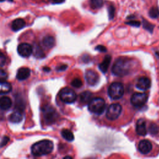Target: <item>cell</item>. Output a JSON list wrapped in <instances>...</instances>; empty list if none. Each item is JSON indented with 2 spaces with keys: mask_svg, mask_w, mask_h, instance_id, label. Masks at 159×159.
I'll use <instances>...</instances> for the list:
<instances>
[{
  "mask_svg": "<svg viewBox=\"0 0 159 159\" xmlns=\"http://www.w3.org/2000/svg\"><path fill=\"white\" fill-rule=\"evenodd\" d=\"M135 65V61L127 57H119L114 63L112 73L117 76H124L132 73Z\"/></svg>",
  "mask_w": 159,
  "mask_h": 159,
  "instance_id": "1",
  "label": "cell"
},
{
  "mask_svg": "<svg viewBox=\"0 0 159 159\" xmlns=\"http://www.w3.org/2000/svg\"><path fill=\"white\" fill-rule=\"evenodd\" d=\"M53 149V142L45 139L34 143L31 147V153L35 157H41L50 153Z\"/></svg>",
  "mask_w": 159,
  "mask_h": 159,
  "instance_id": "2",
  "label": "cell"
},
{
  "mask_svg": "<svg viewBox=\"0 0 159 159\" xmlns=\"http://www.w3.org/2000/svg\"><path fill=\"white\" fill-rule=\"evenodd\" d=\"M105 108V101L99 97L91 99L88 103V110L95 114H101L104 111Z\"/></svg>",
  "mask_w": 159,
  "mask_h": 159,
  "instance_id": "3",
  "label": "cell"
},
{
  "mask_svg": "<svg viewBox=\"0 0 159 159\" xmlns=\"http://www.w3.org/2000/svg\"><path fill=\"white\" fill-rule=\"evenodd\" d=\"M107 93L109 96L114 100H117L122 97L124 93V88L120 82H113L108 88Z\"/></svg>",
  "mask_w": 159,
  "mask_h": 159,
  "instance_id": "4",
  "label": "cell"
},
{
  "mask_svg": "<svg viewBox=\"0 0 159 159\" xmlns=\"http://www.w3.org/2000/svg\"><path fill=\"white\" fill-rule=\"evenodd\" d=\"M59 98L60 100L66 104L74 102L77 98L75 91L69 88H63L59 92Z\"/></svg>",
  "mask_w": 159,
  "mask_h": 159,
  "instance_id": "5",
  "label": "cell"
},
{
  "mask_svg": "<svg viewBox=\"0 0 159 159\" xmlns=\"http://www.w3.org/2000/svg\"><path fill=\"white\" fill-rule=\"evenodd\" d=\"M122 111V106L118 103H114L111 104L106 114V116L107 119L110 120H114L117 119L120 115Z\"/></svg>",
  "mask_w": 159,
  "mask_h": 159,
  "instance_id": "6",
  "label": "cell"
},
{
  "mask_svg": "<svg viewBox=\"0 0 159 159\" xmlns=\"http://www.w3.org/2000/svg\"><path fill=\"white\" fill-rule=\"evenodd\" d=\"M148 95L143 93H135L130 98V102L135 107H140L143 106L147 102Z\"/></svg>",
  "mask_w": 159,
  "mask_h": 159,
  "instance_id": "7",
  "label": "cell"
},
{
  "mask_svg": "<svg viewBox=\"0 0 159 159\" xmlns=\"http://www.w3.org/2000/svg\"><path fill=\"white\" fill-rule=\"evenodd\" d=\"M43 117L47 123H53L57 118V112L55 109L50 106H45L43 109Z\"/></svg>",
  "mask_w": 159,
  "mask_h": 159,
  "instance_id": "8",
  "label": "cell"
},
{
  "mask_svg": "<svg viewBox=\"0 0 159 159\" xmlns=\"http://www.w3.org/2000/svg\"><path fill=\"white\" fill-rule=\"evenodd\" d=\"M85 79L87 83L90 86L96 84L99 80V76L93 70H88L85 73Z\"/></svg>",
  "mask_w": 159,
  "mask_h": 159,
  "instance_id": "9",
  "label": "cell"
},
{
  "mask_svg": "<svg viewBox=\"0 0 159 159\" xmlns=\"http://www.w3.org/2000/svg\"><path fill=\"white\" fill-rule=\"evenodd\" d=\"M33 52V48L31 45L27 43H21L17 47V52L22 57H29Z\"/></svg>",
  "mask_w": 159,
  "mask_h": 159,
  "instance_id": "10",
  "label": "cell"
},
{
  "mask_svg": "<svg viewBox=\"0 0 159 159\" xmlns=\"http://www.w3.org/2000/svg\"><path fill=\"white\" fill-rule=\"evenodd\" d=\"M152 149V144L151 142L148 140H142L140 141L138 145L139 151L143 155H147L149 153Z\"/></svg>",
  "mask_w": 159,
  "mask_h": 159,
  "instance_id": "11",
  "label": "cell"
},
{
  "mask_svg": "<svg viewBox=\"0 0 159 159\" xmlns=\"http://www.w3.org/2000/svg\"><path fill=\"white\" fill-rule=\"evenodd\" d=\"M151 86L150 80L146 76L140 77L137 81L136 88L140 90H147Z\"/></svg>",
  "mask_w": 159,
  "mask_h": 159,
  "instance_id": "12",
  "label": "cell"
},
{
  "mask_svg": "<svg viewBox=\"0 0 159 159\" xmlns=\"http://www.w3.org/2000/svg\"><path fill=\"white\" fill-rule=\"evenodd\" d=\"M135 130L137 134L140 136H145L147 134L146 122L143 119H139L136 122Z\"/></svg>",
  "mask_w": 159,
  "mask_h": 159,
  "instance_id": "13",
  "label": "cell"
},
{
  "mask_svg": "<svg viewBox=\"0 0 159 159\" xmlns=\"http://www.w3.org/2000/svg\"><path fill=\"white\" fill-rule=\"evenodd\" d=\"M30 74V70L27 67L20 68L17 72L16 78L20 81H23L27 79Z\"/></svg>",
  "mask_w": 159,
  "mask_h": 159,
  "instance_id": "14",
  "label": "cell"
},
{
  "mask_svg": "<svg viewBox=\"0 0 159 159\" xmlns=\"http://www.w3.org/2000/svg\"><path fill=\"white\" fill-rule=\"evenodd\" d=\"M12 106V101L7 96H2L0 98V109L4 111L8 110Z\"/></svg>",
  "mask_w": 159,
  "mask_h": 159,
  "instance_id": "15",
  "label": "cell"
},
{
  "mask_svg": "<svg viewBox=\"0 0 159 159\" xmlns=\"http://www.w3.org/2000/svg\"><path fill=\"white\" fill-rule=\"evenodd\" d=\"M25 25V21L22 19L18 18L12 21L11 24V29L13 31L16 32L24 28Z\"/></svg>",
  "mask_w": 159,
  "mask_h": 159,
  "instance_id": "16",
  "label": "cell"
},
{
  "mask_svg": "<svg viewBox=\"0 0 159 159\" xmlns=\"http://www.w3.org/2000/svg\"><path fill=\"white\" fill-rule=\"evenodd\" d=\"M111 57L110 55H106L103 61L99 65V70L104 73H105L107 71V69L111 63Z\"/></svg>",
  "mask_w": 159,
  "mask_h": 159,
  "instance_id": "17",
  "label": "cell"
},
{
  "mask_svg": "<svg viewBox=\"0 0 159 159\" xmlns=\"http://www.w3.org/2000/svg\"><path fill=\"white\" fill-rule=\"evenodd\" d=\"M22 114L19 109L13 112L9 116V120L12 123H19L22 120Z\"/></svg>",
  "mask_w": 159,
  "mask_h": 159,
  "instance_id": "18",
  "label": "cell"
},
{
  "mask_svg": "<svg viewBox=\"0 0 159 159\" xmlns=\"http://www.w3.org/2000/svg\"><path fill=\"white\" fill-rule=\"evenodd\" d=\"M12 90V86L10 83L6 81H0V94H4Z\"/></svg>",
  "mask_w": 159,
  "mask_h": 159,
  "instance_id": "19",
  "label": "cell"
},
{
  "mask_svg": "<svg viewBox=\"0 0 159 159\" xmlns=\"http://www.w3.org/2000/svg\"><path fill=\"white\" fill-rule=\"evenodd\" d=\"M42 43L45 48L49 49L52 48L55 45V40L53 37L50 35H47L43 39Z\"/></svg>",
  "mask_w": 159,
  "mask_h": 159,
  "instance_id": "20",
  "label": "cell"
},
{
  "mask_svg": "<svg viewBox=\"0 0 159 159\" xmlns=\"http://www.w3.org/2000/svg\"><path fill=\"white\" fill-rule=\"evenodd\" d=\"M93 94L89 91H85L82 92L80 94V101L81 102L85 104L87 102H89L92 98Z\"/></svg>",
  "mask_w": 159,
  "mask_h": 159,
  "instance_id": "21",
  "label": "cell"
},
{
  "mask_svg": "<svg viewBox=\"0 0 159 159\" xmlns=\"http://www.w3.org/2000/svg\"><path fill=\"white\" fill-rule=\"evenodd\" d=\"M61 136L63 139L66 140L67 141H72L74 139V135L71 131L68 129H63L61 132Z\"/></svg>",
  "mask_w": 159,
  "mask_h": 159,
  "instance_id": "22",
  "label": "cell"
},
{
  "mask_svg": "<svg viewBox=\"0 0 159 159\" xmlns=\"http://www.w3.org/2000/svg\"><path fill=\"white\" fill-rule=\"evenodd\" d=\"M104 4L103 0H90L89 5L93 9H98L102 7Z\"/></svg>",
  "mask_w": 159,
  "mask_h": 159,
  "instance_id": "23",
  "label": "cell"
},
{
  "mask_svg": "<svg viewBox=\"0 0 159 159\" xmlns=\"http://www.w3.org/2000/svg\"><path fill=\"white\" fill-rule=\"evenodd\" d=\"M148 131L151 135L155 136L159 133V126L155 123H152L149 125Z\"/></svg>",
  "mask_w": 159,
  "mask_h": 159,
  "instance_id": "24",
  "label": "cell"
},
{
  "mask_svg": "<svg viewBox=\"0 0 159 159\" xmlns=\"http://www.w3.org/2000/svg\"><path fill=\"white\" fill-rule=\"evenodd\" d=\"M148 15L151 18L157 19L159 17V9L157 7H152L150 9Z\"/></svg>",
  "mask_w": 159,
  "mask_h": 159,
  "instance_id": "25",
  "label": "cell"
},
{
  "mask_svg": "<svg viewBox=\"0 0 159 159\" xmlns=\"http://www.w3.org/2000/svg\"><path fill=\"white\" fill-rule=\"evenodd\" d=\"M142 25L145 29H146L150 33H152L153 30L155 27V25L153 24L150 23L148 20H145V19H143V20H142Z\"/></svg>",
  "mask_w": 159,
  "mask_h": 159,
  "instance_id": "26",
  "label": "cell"
},
{
  "mask_svg": "<svg viewBox=\"0 0 159 159\" xmlns=\"http://www.w3.org/2000/svg\"><path fill=\"white\" fill-rule=\"evenodd\" d=\"M115 11H116V9L113 4H110L108 6V7H107L108 16H109V19L110 20H111L114 18V15H115Z\"/></svg>",
  "mask_w": 159,
  "mask_h": 159,
  "instance_id": "27",
  "label": "cell"
},
{
  "mask_svg": "<svg viewBox=\"0 0 159 159\" xmlns=\"http://www.w3.org/2000/svg\"><path fill=\"white\" fill-rule=\"evenodd\" d=\"M71 84L72 86H73L75 88H79L82 86L83 83H82V81L80 79H79V78H75L71 82Z\"/></svg>",
  "mask_w": 159,
  "mask_h": 159,
  "instance_id": "28",
  "label": "cell"
},
{
  "mask_svg": "<svg viewBox=\"0 0 159 159\" xmlns=\"http://www.w3.org/2000/svg\"><path fill=\"white\" fill-rule=\"evenodd\" d=\"M125 24H126L127 25H131V26H133V27H140V25L141 24L139 21L135 20H130L128 22H125Z\"/></svg>",
  "mask_w": 159,
  "mask_h": 159,
  "instance_id": "29",
  "label": "cell"
},
{
  "mask_svg": "<svg viewBox=\"0 0 159 159\" xmlns=\"http://www.w3.org/2000/svg\"><path fill=\"white\" fill-rule=\"evenodd\" d=\"M8 77L7 73L4 70L0 69V81H6Z\"/></svg>",
  "mask_w": 159,
  "mask_h": 159,
  "instance_id": "30",
  "label": "cell"
},
{
  "mask_svg": "<svg viewBox=\"0 0 159 159\" xmlns=\"http://www.w3.org/2000/svg\"><path fill=\"white\" fill-rule=\"evenodd\" d=\"M6 62V57L5 55L0 51V67L3 66Z\"/></svg>",
  "mask_w": 159,
  "mask_h": 159,
  "instance_id": "31",
  "label": "cell"
},
{
  "mask_svg": "<svg viewBox=\"0 0 159 159\" xmlns=\"http://www.w3.org/2000/svg\"><path fill=\"white\" fill-rule=\"evenodd\" d=\"M9 138L7 136H4L2 138V139L0 143V147H2L3 146L6 145L7 144V143L9 142Z\"/></svg>",
  "mask_w": 159,
  "mask_h": 159,
  "instance_id": "32",
  "label": "cell"
},
{
  "mask_svg": "<svg viewBox=\"0 0 159 159\" xmlns=\"http://www.w3.org/2000/svg\"><path fill=\"white\" fill-rule=\"evenodd\" d=\"M97 50L101 52H106L107 51V49L106 48L103 46V45H98L97 47H96L95 48Z\"/></svg>",
  "mask_w": 159,
  "mask_h": 159,
  "instance_id": "33",
  "label": "cell"
},
{
  "mask_svg": "<svg viewBox=\"0 0 159 159\" xmlns=\"http://www.w3.org/2000/svg\"><path fill=\"white\" fill-rule=\"evenodd\" d=\"M67 68V65H61L58 66L57 67V70L58 71H64Z\"/></svg>",
  "mask_w": 159,
  "mask_h": 159,
  "instance_id": "34",
  "label": "cell"
},
{
  "mask_svg": "<svg viewBox=\"0 0 159 159\" xmlns=\"http://www.w3.org/2000/svg\"><path fill=\"white\" fill-rule=\"evenodd\" d=\"M53 2L56 3V4H60V3H62L63 2L65 1V0H51Z\"/></svg>",
  "mask_w": 159,
  "mask_h": 159,
  "instance_id": "35",
  "label": "cell"
},
{
  "mask_svg": "<svg viewBox=\"0 0 159 159\" xmlns=\"http://www.w3.org/2000/svg\"><path fill=\"white\" fill-rule=\"evenodd\" d=\"M43 69V71H46V72H48L50 71V68L48 67H44Z\"/></svg>",
  "mask_w": 159,
  "mask_h": 159,
  "instance_id": "36",
  "label": "cell"
},
{
  "mask_svg": "<svg viewBox=\"0 0 159 159\" xmlns=\"http://www.w3.org/2000/svg\"><path fill=\"white\" fill-rule=\"evenodd\" d=\"M4 1H7L9 2H12L13 1V0H0V2H3Z\"/></svg>",
  "mask_w": 159,
  "mask_h": 159,
  "instance_id": "37",
  "label": "cell"
},
{
  "mask_svg": "<svg viewBox=\"0 0 159 159\" xmlns=\"http://www.w3.org/2000/svg\"><path fill=\"white\" fill-rule=\"evenodd\" d=\"M64 158H72V157H70V156H66L64 157Z\"/></svg>",
  "mask_w": 159,
  "mask_h": 159,
  "instance_id": "38",
  "label": "cell"
}]
</instances>
